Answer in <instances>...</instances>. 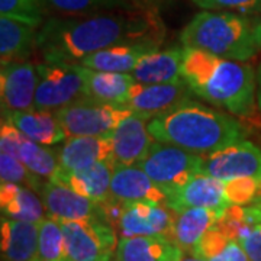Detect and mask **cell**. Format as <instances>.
Listing matches in <instances>:
<instances>
[{
	"instance_id": "f1b7e54d",
	"label": "cell",
	"mask_w": 261,
	"mask_h": 261,
	"mask_svg": "<svg viewBox=\"0 0 261 261\" xmlns=\"http://www.w3.org/2000/svg\"><path fill=\"white\" fill-rule=\"evenodd\" d=\"M65 15H89L109 10H134L147 8L144 0H45Z\"/></svg>"
},
{
	"instance_id": "44dd1931",
	"label": "cell",
	"mask_w": 261,
	"mask_h": 261,
	"mask_svg": "<svg viewBox=\"0 0 261 261\" xmlns=\"http://www.w3.org/2000/svg\"><path fill=\"white\" fill-rule=\"evenodd\" d=\"M2 261H35L39 224L2 216Z\"/></svg>"
},
{
	"instance_id": "7402d4cb",
	"label": "cell",
	"mask_w": 261,
	"mask_h": 261,
	"mask_svg": "<svg viewBox=\"0 0 261 261\" xmlns=\"http://www.w3.org/2000/svg\"><path fill=\"white\" fill-rule=\"evenodd\" d=\"M183 45H173L167 49H157L141 60L130 71L141 84H161L181 79Z\"/></svg>"
},
{
	"instance_id": "4316f807",
	"label": "cell",
	"mask_w": 261,
	"mask_h": 261,
	"mask_svg": "<svg viewBox=\"0 0 261 261\" xmlns=\"http://www.w3.org/2000/svg\"><path fill=\"white\" fill-rule=\"evenodd\" d=\"M222 215L209 207H187L176 212L173 240L185 252H193V248L205 232L212 228Z\"/></svg>"
},
{
	"instance_id": "836d02e7",
	"label": "cell",
	"mask_w": 261,
	"mask_h": 261,
	"mask_svg": "<svg viewBox=\"0 0 261 261\" xmlns=\"http://www.w3.org/2000/svg\"><path fill=\"white\" fill-rule=\"evenodd\" d=\"M232 238L228 235L221 225L216 224L209 228L205 232V235L199 240V243L196 244L193 248V255L197 258H203V260L211 261L214 257H216L219 252L224 250L225 247L229 244Z\"/></svg>"
},
{
	"instance_id": "ffe728a7",
	"label": "cell",
	"mask_w": 261,
	"mask_h": 261,
	"mask_svg": "<svg viewBox=\"0 0 261 261\" xmlns=\"http://www.w3.org/2000/svg\"><path fill=\"white\" fill-rule=\"evenodd\" d=\"M60 168L82 170L112 159V142L106 137H67L57 151Z\"/></svg>"
},
{
	"instance_id": "603a6c76",
	"label": "cell",
	"mask_w": 261,
	"mask_h": 261,
	"mask_svg": "<svg viewBox=\"0 0 261 261\" xmlns=\"http://www.w3.org/2000/svg\"><path fill=\"white\" fill-rule=\"evenodd\" d=\"M3 118L12 122L27 138L47 147L64 142L67 138L56 112L31 109L6 112Z\"/></svg>"
},
{
	"instance_id": "9a60e30c",
	"label": "cell",
	"mask_w": 261,
	"mask_h": 261,
	"mask_svg": "<svg viewBox=\"0 0 261 261\" xmlns=\"http://www.w3.org/2000/svg\"><path fill=\"white\" fill-rule=\"evenodd\" d=\"M166 206L174 212H180L187 207H209L224 215L231 205L228 203L225 193V180L200 173L190 178L186 185L167 195Z\"/></svg>"
},
{
	"instance_id": "f546056e",
	"label": "cell",
	"mask_w": 261,
	"mask_h": 261,
	"mask_svg": "<svg viewBox=\"0 0 261 261\" xmlns=\"http://www.w3.org/2000/svg\"><path fill=\"white\" fill-rule=\"evenodd\" d=\"M18 159L38 177H44L47 180L53 177L60 168L57 154L49 151L47 145L38 144L27 137L20 144Z\"/></svg>"
},
{
	"instance_id": "9c48e42d",
	"label": "cell",
	"mask_w": 261,
	"mask_h": 261,
	"mask_svg": "<svg viewBox=\"0 0 261 261\" xmlns=\"http://www.w3.org/2000/svg\"><path fill=\"white\" fill-rule=\"evenodd\" d=\"M202 174L221 180L248 177L261 181V149L250 141H240L203 157Z\"/></svg>"
},
{
	"instance_id": "e575fe53",
	"label": "cell",
	"mask_w": 261,
	"mask_h": 261,
	"mask_svg": "<svg viewBox=\"0 0 261 261\" xmlns=\"http://www.w3.org/2000/svg\"><path fill=\"white\" fill-rule=\"evenodd\" d=\"M205 10H229L247 15L261 12V0H190Z\"/></svg>"
},
{
	"instance_id": "d6a6232c",
	"label": "cell",
	"mask_w": 261,
	"mask_h": 261,
	"mask_svg": "<svg viewBox=\"0 0 261 261\" xmlns=\"http://www.w3.org/2000/svg\"><path fill=\"white\" fill-rule=\"evenodd\" d=\"M225 193L231 206L258 202L261 196V181L248 177L225 180Z\"/></svg>"
},
{
	"instance_id": "ab89813d",
	"label": "cell",
	"mask_w": 261,
	"mask_h": 261,
	"mask_svg": "<svg viewBox=\"0 0 261 261\" xmlns=\"http://www.w3.org/2000/svg\"><path fill=\"white\" fill-rule=\"evenodd\" d=\"M181 261H207V260H203V258H197V257H195V255H193V257H186V258L183 257V260Z\"/></svg>"
},
{
	"instance_id": "cb8c5ba5",
	"label": "cell",
	"mask_w": 261,
	"mask_h": 261,
	"mask_svg": "<svg viewBox=\"0 0 261 261\" xmlns=\"http://www.w3.org/2000/svg\"><path fill=\"white\" fill-rule=\"evenodd\" d=\"M82 67L84 97L97 102L123 105L132 87L138 83L130 73H109Z\"/></svg>"
},
{
	"instance_id": "83f0119b",
	"label": "cell",
	"mask_w": 261,
	"mask_h": 261,
	"mask_svg": "<svg viewBox=\"0 0 261 261\" xmlns=\"http://www.w3.org/2000/svg\"><path fill=\"white\" fill-rule=\"evenodd\" d=\"M35 261H70L61 224L48 215L39 222Z\"/></svg>"
},
{
	"instance_id": "74e56055",
	"label": "cell",
	"mask_w": 261,
	"mask_h": 261,
	"mask_svg": "<svg viewBox=\"0 0 261 261\" xmlns=\"http://www.w3.org/2000/svg\"><path fill=\"white\" fill-rule=\"evenodd\" d=\"M211 261H251L237 240H231L222 251Z\"/></svg>"
},
{
	"instance_id": "d590c367",
	"label": "cell",
	"mask_w": 261,
	"mask_h": 261,
	"mask_svg": "<svg viewBox=\"0 0 261 261\" xmlns=\"http://www.w3.org/2000/svg\"><path fill=\"white\" fill-rule=\"evenodd\" d=\"M25 140V135L8 119L3 118L2 129H0V149L5 154H9L13 157H19L20 144Z\"/></svg>"
},
{
	"instance_id": "484cf974",
	"label": "cell",
	"mask_w": 261,
	"mask_h": 261,
	"mask_svg": "<svg viewBox=\"0 0 261 261\" xmlns=\"http://www.w3.org/2000/svg\"><path fill=\"white\" fill-rule=\"evenodd\" d=\"M2 216L16 221L39 224L45 218V206L35 190L16 183H2L0 186Z\"/></svg>"
},
{
	"instance_id": "6da1fadb",
	"label": "cell",
	"mask_w": 261,
	"mask_h": 261,
	"mask_svg": "<svg viewBox=\"0 0 261 261\" xmlns=\"http://www.w3.org/2000/svg\"><path fill=\"white\" fill-rule=\"evenodd\" d=\"M166 27L154 8L109 10L49 18L38 29L37 49L44 61L77 64L97 51L119 44L159 41Z\"/></svg>"
},
{
	"instance_id": "52a82bcc",
	"label": "cell",
	"mask_w": 261,
	"mask_h": 261,
	"mask_svg": "<svg viewBox=\"0 0 261 261\" xmlns=\"http://www.w3.org/2000/svg\"><path fill=\"white\" fill-rule=\"evenodd\" d=\"M37 70L38 84L34 109L57 112L84 99V79L80 64L44 61L37 64Z\"/></svg>"
},
{
	"instance_id": "5bb4252c",
	"label": "cell",
	"mask_w": 261,
	"mask_h": 261,
	"mask_svg": "<svg viewBox=\"0 0 261 261\" xmlns=\"http://www.w3.org/2000/svg\"><path fill=\"white\" fill-rule=\"evenodd\" d=\"M147 115L134 112L118 123V126L109 134L112 142V160L116 164L134 166L138 164L154 142L149 134Z\"/></svg>"
},
{
	"instance_id": "2e32d148",
	"label": "cell",
	"mask_w": 261,
	"mask_h": 261,
	"mask_svg": "<svg viewBox=\"0 0 261 261\" xmlns=\"http://www.w3.org/2000/svg\"><path fill=\"white\" fill-rule=\"evenodd\" d=\"M111 196L118 203L148 202L166 205L167 195L157 186L148 174L138 167L116 164L113 166V176L111 181Z\"/></svg>"
},
{
	"instance_id": "60d3db41",
	"label": "cell",
	"mask_w": 261,
	"mask_h": 261,
	"mask_svg": "<svg viewBox=\"0 0 261 261\" xmlns=\"http://www.w3.org/2000/svg\"><path fill=\"white\" fill-rule=\"evenodd\" d=\"M113 261H116V258H115V260H113Z\"/></svg>"
},
{
	"instance_id": "30bf717a",
	"label": "cell",
	"mask_w": 261,
	"mask_h": 261,
	"mask_svg": "<svg viewBox=\"0 0 261 261\" xmlns=\"http://www.w3.org/2000/svg\"><path fill=\"white\" fill-rule=\"evenodd\" d=\"M176 212L161 203L134 202L123 203L116 218L122 237L163 235L173 238Z\"/></svg>"
},
{
	"instance_id": "ac0fdd59",
	"label": "cell",
	"mask_w": 261,
	"mask_h": 261,
	"mask_svg": "<svg viewBox=\"0 0 261 261\" xmlns=\"http://www.w3.org/2000/svg\"><path fill=\"white\" fill-rule=\"evenodd\" d=\"M185 251L173 238L163 235L122 237L116 261H181Z\"/></svg>"
},
{
	"instance_id": "4dcf8cb0",
	"label": "cell",
	"mask_w": 261,
	"mask_h": 261,
	"mask_svg": "<svg viewBox=\"0 0 261 261\" xmlns=\"http://www.w3.org/2000/svg\"><path fill=\"white\" fill-rule=\"evenodd\" d=\"M45 0H0V15L41 27L47 13Z\"/></svg>"
},
{
	"instance_id": "ba28073f",
	"label": "cell",
	"mask_w": 261,
	"mask_h": 261,
	"mask_svg": "<svg viewBox=\"0 0 261 261\" xmlns=\"http://www.w3.org/2000/svg\"><path fill=\"white\" fill-rule=\"evenodd\" d=\"M70 261H113L118 240L109 221L103 218L60 221Z\"/></svg>"
},
{
	"instance_id": "8d00e7d4",
	"label": "cell",
	"mask_w": 261,
	"mask_h": 261,
	"mask_svg": "<svg viewBox=\"0 0 261 261\" xmlns=\"http://www.w3.org/2000/svg\"><path fill=\"white\" fill-rule=\"evenodd\" d=\"M247 255L251 261H261V222L252 226L247 232L238 238Z\"/></svg>"
},
{
	"instance_id": "277c9868",
	"label": "cell",
	"mask_w": 261,
	"mask_h": 261,
	"mask_svg": "<svg viewBox=\"0 0 261 261\" xmlns=\"http://www.w3.org/2000/svg\"><path fill=\"white\" fill-rule=\"evenodd\" d=\"M180 44L226 60L248 61L261 51V18L203 9L183 28Z\"/></svg>"
},
{
	"instance_id": "7c38bea8",
	"label": "cell",
	"mask_w": 261,
	"mask_h": 261,
	"mask_svg": "<svg viewBox=\"0 0 261 261\" xmlns=\"http://www.w3.org/2000/svg\"><path fill=\"white\" fill-rule=\"evenodd\" d=\"M39 196L44 202L48 216L57 221H79L92 218H103L108 221L103 205L64 185L48 180L47 183H44Z\"/></svg>"
},
{
	"instance_id": "3957f363",
	"label": "cell",
	"mask_w": 261,
	"mask_h": 261,
	"mask_svg": "<svg viewBox=\"0 0 261 261\" xmlns=\"http://www.w3.org/2000/svg\"><path fill=\"white\" fill-rule=\"evenodd\" d=\"M148 130L155 141L203 157L245 140L247 135L245 128L233 116L193 100L152 116Z\"/></svg>"
},
{
	"instance_id": "d6986e66",
	"label": "cell",
	"mask_w": 261,
	"mask_h": 261,
	"mask_svg": "<svg viewBox=\"0 0 261 261\" xmlns=\"http://www.w3.org/2000/svg\"><path fill=\"white\" fill-rule=\"evenodd\" d=\"M161 45L159 41H141L119 44L115 47L97 51L80 60L77 64L109 73H130L144 57L157 51Z\"/></svg>"
},
{
	"instance_id": "f35d334b",
	"label": "cell",
	"mask_w": 261,
	"mask_h": 261,
	"mask_svg": "<svg viewBox=\"0 0 261 261\" xmlns=\"http://www.w3.org/2000/svg\"><path fill=\"white\" fill-rule=\"evenodd\" d=\"M257 102L261 109V64L258 67V73H257Z\"/></svg>"
},
{
	"instance_id": "7a4b0ae2",
	"label": "cell",
	"mask_w": 261,
	"mask_h": 261,
	"mask_svg": "<svg viewBox=\"0 0 261 261\" xmlns=\"http://www.w3.org/2000/svg\"><path fill=\"white\" fill-rule=\"evenodd\" d=\"M181 77L193 94L222 108L233 116L247 118L257 102V73L240 61L183 47Z\"/></svg>"
},
{
	"instance_id": "5b68a950",
	"label": "cell",
	"mask_w": 261,
	"mask_h": 261,
	"mask_svg": "<svg viewBox=\"0 0 261 261\" xmlns=\"http://www.w3.org/2000/svg\"><path fill=\"white\" fill-rule=\"evenodd\" d=\"M203 155L186 149L154 141L148 152L138 161L141 167L166 195L186 185L190 178L202 173Z\"/></svg>"
},
{
	"instance_id": "d4e9b609",
	"label": "cell",
	"mask_w": 261,
	"mask_h": 261,
	"mask_svg": "<svg viewBox=\"0 0 261 261\" xmlns=\"http://www.w3.org/2000/svg\"><path fill=\"white\" fill-rule=\"evenodd\" d=\"M38 27L18 19L0 16V61H27L37 49Z\"/></svg>"
},
{
	"instance_id": "4fadbf2b",
	"label": "cell",
	"mask_w": 261,
	"mask_h": 261,
	"mask_svg": "<svg viewBox=\"0 0 261 261\" xmlns=\"http://www.w3.org/2000/svg\"><path fill=\"white\" fill-rule=\"evenodd\" d=\"M193 94L189 84L181 79L176 82L161 84H141L137 83L128 94L125 106L130 108L134 112L147 115L149 118L167 112L181 103L192 100Z\"/></svg>"
},
{
	"instance_id": "8fae6325",
	"label": "cell",
	"mask_w": 261,
	"mask_h": 261,
	"mask_svg": "<svg viewBox=\"0 0 261 261\" xmlns=\"http://www.w3.org/2000/svg\"><path fill=\"white\" fill-rule=\"evenodd\" d=\"M38 84L37 65L29 61L2 64L0 93L3 112L31 111L35 106Z\"/></svg>"
},
{
	"instance_id": "e0dca14e",
	"label": "cell",
	"mask_w": 261,
	"mask_h": 261,
	"mask_svg": "<svg viewBox=\"0 0 261 261\" xmlns=\"http://www.w3.org/2000/svg\"><path fill=\"white\" fill-rule=\"evenodd\" d=\"M113 160H105L82 170H63L58 168L49 178L58 185H64L77 193L92 199L100 205H108L112 200L111 181L113 176Z\"/></svg>"
},
{
	"instance_id": "1f68e13d",
	"label": "cell",
	"mask_w": 261,
	"mask_h": 261,
	"mask_svg": "<svg viewBox=\"0 0 261 261\" xmlns=\"http://www.w3.org/2000/svg\"><path fill=\"white\" fill-rule=\"evenodd\" d=\"M0 177L2 183L22 185L35 190L37 193H39L44 186V183L39 180L41 177L34 174L20 160L5 152L0 154Z\"/></svg>"
},
{
	"instance_id": "8992f818",
	"label": "cell",
	"mask_w": 261,
	"mask_h": 261,
	"mask_svg": "<svg viewBox=\"0 0 261 261\" xmlns=\"http://www.w3.org/2000/svg\"><path fill=\"white\" fill-rule=\"evenodd\" d=\"M134 111L118 103L80 99L57 111L67 137H106Z\"/></svg>"
}]
</instances>
